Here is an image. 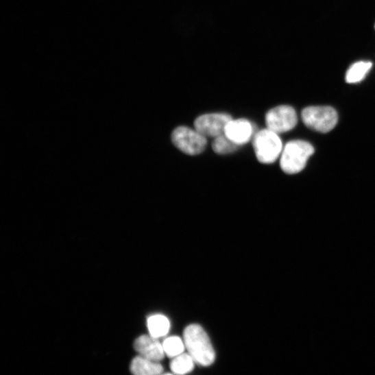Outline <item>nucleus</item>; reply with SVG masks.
I'll use <instances>...</instances> for the list:
<instances>
[{
	"instance_id": "f257e3e1",
	"label": "nucleus",
	"mask_w": 375,
	"mask_h": 375,
	"mask_svg": "<svg viewBox=\"0 0 375 375\" xmlns=\"http://www.w3.org/2000/svg\"><path fill=\"white\" fill-rule=\"evenodd\" d=\"M184 341L189 354L198 364L208 366L215 361V351L208 336L200 326L193 324L188 326L184 332Z\"/></svg>"
},
{
	"instance_id": "f03ea898",
	"label": "nucleus",
	"mask_w": 375,
	"mask_h": 375,
	"mask_svg": "<svg viewBox=\"0 0 375 375\" xmlns=\"http://www.w3.org/2000/svg\"><path fill=\"white\" fill-rule=\"evenodd\" d=\"M313 153L314 148L309 143L300 140L290 141L281 154L280 167L287 174L299 173L306 167Z\"/></svg>"
},
{
	"instance_id": "7ed1b4c3",
	"label": "nucleus",
	"mask_w": 375,
	"mask_h": 375,
	"mask_svg": "<svg viewBox=\"0 0 375 375\" xmlns=\"http://www.w3.org/2000/svg\"><path fill=\"white\" fill-rule=\"evenodd\" d=\"M253 147L258 162L263 165L276 162L283 150L282 142L278 134L267 128L254 134Z\"/></svg>"
},
{
	"instance_id": "20e7f679",
	"label": "nucleus",
	"mask_w": 375,
	"mask_h": 375,
	"mask_svg": "<svg viewBox=\"0 0 375 375\" xmlns=\"http://www.w3.org/2000/svg\"><path fill=\"white\" fill-rule=\"evenodd\" d=\"M304 125L321 133L332 131L338 123V114L330 106H309L302 112Z\"/></svg>"
},
{
	"instance_id": "39448f33",
	"label": "nucleus",
	"mask_w": 375,
	"mask_h": 375,
	"mask_svg": "<svg viewBox=\"0 0 375 375\" xmlns=\"http://www.w3.org/2000/svg\"><path fill=\"white\" fill-rule=\"evenodd\" d=\"M171 139L177 148L191 156L202 153L207 145L206 136L195 129L187 127L176 128L172 133Z\"/></svg>"
},
{
	"instance_id": "423d86ee",
	"label": "nucleus",
	"mask_w": 375,
	"mask_h": 375,
	"mask_svg": "<svg viewBox=\"0 0 375 375\" xmlns=\"http://www.w3.org/2000/svg\"><path fill=\"white\" fill-rule=\"evenodd\" d=\"M267 128L277 134L292 130L298 123V117L293 107L282 105L272 109L265 115Z\"/></svg>"
},
{
	"instance_id": "0eeeda50",
	"label": "nucleus",
	"mask_w": 375,
	"mask_h": 375,
	"mask_svg": "<svg viewBox=\"0 0 375 375\" xmlns=\"http://www.w3.org/2000/svg\"><path fill=\"white\" fill-rule=\"evenodd\" d=\"M232 120V117L226 114H208L198 117L194 126L204 136L215 138L225 134L226 128Z\"/></svg>"
},
{
	"instance_id": "6e6552de",
	"label": "nucleus",
	"mask_w": 375,
	"mask_h": 375,
	"mask_svg": "<svg viewBox=\"0 0 375 375\" xmlns=\"http://www.w3.org/2000/svg\"><path fill=\"white\" fill-rule=\"evenodd\" d=\"M134 348L141 356L158 362L163 360L166 354L163 343L151 335L138 337L134 343Z\"/></svg>"
},
{
	"instance_id": "1a4fd4ad",
	"label": "nucleus",
	"mask_w": 375,
	"mask_h": 375,
	"mask_svg": "<svg viewBox=\"0 0 375 375\" xmlns=\"http://www.w3.org/2000/svg\"><path fill=\"white\" fill-rule=\"evenodd\" d=\"M253 134V125L246 119H232L227 125L225 130L227 137L239 146L247 143Z\"/></svg>"
},
{
	"instance_id": "9d476101",
	"label": "nucleus",
	"mask_w": 375,
	"mask_h": 375,
	"mask_svg": "<svg viewBox=\"0 0 375 375\" xmlns=\"http://www.w3.org/2000/svg\"><path fill=\"white\" fill-rule=\"evenodd\" d=\"M130 370L133 374L136 375H156L162 374L164 367L158 361L150 360L139 355L132 360Z\"/></svg>"
},
{
	"instance_id": "9b49d317",
	"label": "nucleus",
	"mask_w": 375,
	"mask_h": 375,
	"mask_svg": "<svg viewBox=\"0 0 375 375\" xmlns=\"http://www.w3.org/2000/svg\"><path fill=\"white\" fill-rule=\"evenodd\" d=\"M170 321L163 315H154L147 319L149 335L156 339L165 337L170 330Z\"/></svg>"
},
{
	"instance_id": "f8f14e48",
	"label": "nucleus",
	"mask_w": 375,
	"mask_h": 375,
	"mask_svg": "<svg viewBox=\"0 0 375 375\" xmlns=\"http://www.w3.org/2000/svg\"><path fill=\"white\" fill-rule=\"evenodd\" d=\"M372 64L370 62H359L354 64L346 73V82L355 84L362 81L370 71Z\"/></svg>"
},
{
	"instance_id": "ddd939ff",
	"label": "nucleus",
	"mask_w": 375,
	"mask_h": 375,
	"mask_svg": "<svg viewBox=\"0 0 375 375\" xmlns=\"http://www.w3.org/2000/svg\"><path fill=\"white\" fill-rule=\"evenodd\" d=\"M173 359L171 369L174 374H185L194 368L195 361L189 354L182 353Z\"/></svg>"
},
{
	"instance_id": "4468645a",
	"label": "nucleus",
	"mask_w": 375,
	"mask_h": 375,
	"mask_svg": "<svg viewBox=\"0 0 375 375\" xmlns=\"http://www.w3.org/2000/svg\"><path fill=\"white\" fill-rule=\"evenodd\" d=\"M212 147L217 154H227L237 150L239 145L232 141L224 134L214 139Z\"/></svg>"
},
{
	"instance_id": "2eb2a0df",
	"label": "nucleus",
	"mask_w": 375,
	"mask_h": 375,
	"mask_svg": "<svg viewBox=\"0 0 375 375\" xmlns=\"http://www.w3.org/2000/svg\"><path fill=\"white\" fill-rule=\"evenodd\" d=\"M163 347L165 354L171 358L182 354L186 348L184 341L178 337L167 338L163 343Z\"/></svg>"
},
{
	"instance_id": "dca6fc26",
	"label": "nucleus",
	"mask_w": 375,
	"mask_h": 375,
	"mask_svg": "<svg viewBox=\"0 0 375 375\" xmlns=\"http://www.w3.org/2000/svg\"><path fill=\"white\" fill-rule=\"evenodd\" d=\"M374 27H375V25H374Z\"/></svg>"
}]
</instances>
